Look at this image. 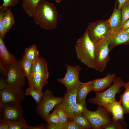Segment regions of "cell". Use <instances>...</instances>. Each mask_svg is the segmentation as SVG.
I'll list each match as a JSON object with an SVG mask.
<instances>
[{"instance_id":"1","label":"cell","mask_w":129,"mask_h":129,"mask_svg":"<svg viewBox=\"0 0 129 129\" xmlns=\"http://www.w3.org/2000/svg\"><path fill=\"white\" fill-rule=\"evenodd\" d=\"M58 16V12L54 4L42 0L38 4L32 17L41 28L51 30L57 26Z\"/></svg>"},{"instance_id":"2","label":"cell","mask_w":129,"mask_h":129,"mask_svg":"<svg viewBox=\"0 0 129 129\" xmlns=\"http://www.w3.org/2000/svg\"><path fill=\"white\" fill-rule=\"evenodd\" d=\"M49 76L47 63L44 58L39 57L33 63L31 71L27 78L29 87L42 91L43 87L48 82Z\"/></svg>"},{"instance_id":"3","label":"cell","mask_w":129,"mask_h":129,"mask_svg":"<svg viewBox=\"0 0 129 129\" xmlns=\"http://www.w3.org/2000/svg\"><path fill=\"white\" fill-rule=\"evenodd\" d=\"M77 59L89 68L94 69L95 47L86 30L75 46Z\"/></svg>"},{"instance_id":"4","label":"cell","mask_w":129,"mask_h":129,"mask_svg":"<svg viewBox=\"0 0 129 129\" xmlns=\"http://www.w3.org/2000/svg\"><path fill=\"white\" fill-rule=\"evenodd\" d=\"M125 83L121 78L116 77L113 84L108 88L102 92L95 91V97L89 98L88 101L92 104L102 106L106 108L108 104L115 100L116 94L120 92L121 88Z\"/></svg>"},{"instance_id":"5","label":"cell","mask_w":129,"mask_h":129,"mask_svg":"<svg viewBox=\"0 0 129 129\" xmlns=\"http://www.w3.org/2000/svg\"><path fill=\"white\" fill-rule=\"evenodd\" d=\"M82 114L89 120L93 129H102L112 121L110 115L111 114L105 108L101 105L95 111L87 109Z\"/></svg>"},{"instance_id":"6","label":"cell","mask_w":129,"mask_h":129,"mask_svg":"<svg viewBox=\"0 0 129 129\" xmlns=\"http://www.w3.org/2000/svg\"><path fill=\"white\" fill-rule=\"evenodd\" d=\"M63 99V97H57L50 91L47 90L43 92L42 100L37 104L35 111L42 119L45 120L50 111L55 106L61 103Z\"/></svg>"},{"instance_id":"7","label":"cell","mask_w":129,"mask_h":129,"mask_svg":"<svg viewBox=\"0 0 129 129\" xmlns=\"http://www.w3.org/2000/svg\"><path fill=\"white\" fill-rule=\"evenodd\" d=\"M94 43V69L102 72L104 70L109 59V54L110 51L108 43L105 37L99 41Z\"/></svg>"},{"instance_id":"8","label":"cell","mask_w":129,"mask_h":129,"mask_svg":"<svg viewBox=\"0 0 129 129\" xmlns=\"http://www.w3.org/2000/svg\"><path fill=\"white\" fill-rule=\"evenodd\" d=\"M0 120L7 122L24 119L23 111L21 103H0Z\"/></svg>"},{"instance_id":"9","label":"cell","mask_w":129,"mask_h":129,"mask_svg":"<svg viewBox=\"0 0 129 129\" xmlns=\"http://www.w3.org/2000/svg\"><path fill=\"white\" fill-rule=\"evenodd\" d=\"M66 72L62 78L57 79V81L64 85L67 91H69L79 88L82 83L79 79V74L82 68L79 65L72 66L65 64Z\"/></svg>"},{"instance_id":"10","label":"cell","mask_w":129,"mask_h":129,"mask_svg":"<svg viewBox=\"0 0 129 129\" xmlns=\"http://www.w3.org/2000/svg\"><path fill=\"white\" fill-rule=\"evenodd\" d=\"M23 87L16 85L8 84L5 89L0 90V103L21 104L26 96Z\"/></svg>"},{"instance_id":"11","label":"cell","mask_w":129,"mask_h":129,"mask_svg":"<svg viewBox=\"0 0 129 129\" xmlns=\"http://www.w3.org/2000/svg\"><path fill=\"white\" fill-rule=\"evenodd\" d=\"M21 61V60H16L8 66L6 79L8 84L14 85L22 87L25 86V76L22 69Z\"/></svg>"},{"instance_id":"12","label":"cell","mask_w":129,"mask_h":129,"mask_svg":"<svg viewBox=\"0 0 129 129\" xmlns=\"http://www.w3.org/2000/svg\"><path fill=\"white\" fill-rule=\"evenodd\" d=\"M86 30L90 39L95 43L105 38L109 29L106 21L101 20L89 23Z\"/></svg>"},{"instance_id":"13","label":"cell","mask_w":129,"mask_h":129,"mask_svg":"<svg viewBox=\"0 0 129 129\" xmlns=\"http://www.w3.org/2000/svg\"><path fill=\"white\" fill-rule=\"evenodd\" d=\"M105 38L111 51L116 46L129 43V33L121 28L116 30H109Z\"/></svg>"},{"instance_id":"14","label":"cell","mask_w":129,"mask_h":129,"mask_svg":"<svg viewBox=\"0 0 129 129\" xmlns=\"http://www.w3.org/2000/svg\"><path fill=\"white\" fill-rule=\"evenodd\" d=\"M11 7L0 6V36L3 39L15 22Z\"/></svg>"},{"instance_id":"15","label":"cell","mask_w":129,"mask_h":129,"mask_svg":"<svg viewBox=\"0 0 129 129\" xmlns=\"http://www.w3.org/2000/svg\"><path fill=\"white\" fill-rule=\"evenodd\" d=\"M116 75L114 73L110 74L108 72L105 77L93 80V87L91 91L100 92L106 88L109 87L113 82Z\"/></svg>"},{"instance_id":"16","label":"cell","mask_w":129,"mask_h":129,"mask_svg":"<svg viewBox=\"0 0 129 129\" xmlns=\"http://www.w3.org/2000/svg\"><path fill=\"white\" fill-rule=\"evenodd\" d=\"M16 60V57L8 51L3 38L0 36V64L7 70L9 65Z\"/></svg>"},{"instance_id":"17","label":"cell","mask_w":129,"mask_h":129,"mask_svg":"<svg viewBox=\"0 0 129 129\" xmlns=\"http://www.w3.org/2000/svg\"><path fill=\"white\" fill-rule=\"evenodd\" d=\"M106 108L112 115L113 121L119 119L124 120V112L123 107L120 101L116 100L108 105Z\"/></svg>"},{"instance_id":"18","label":"cell","mask_w":129,"mask_h":129,"mask_svg":"<svg viewBox=\"0 0 129 129\" xmlns=\"http://www.w3.org/2000/svg\"><path fill=\"white\" fill-rule=\"evenodd\" d=\"M115 2L113 11L110 18L106 22L109 30H116L121 28L122 17L121 10L117 8Z\"/></svg>"},{"instance_id":"19","label":"cell","mask_w":129,"mask_h":129,"mask_svg":"<svg viewBox=\"0 0 129 129\" xmlns=\"http://www.w3.org/2000/svg\"><path fill=\"white\" fill-rule=\"evenodd\" d=\"M79 88L69 91H67L63 97L62 102L60 104L67 112L71 121H72L70 117L71 108L72 105L76 102L77 93Z\"/></svg>"},{"instance_id":"20","label":"cell","mask_w":129,"mask_h":129,"mask_svg":"<svg viewBox=\"0 0 129 129\" xmlns=\"http://www.w3.org/2000/svg\"><path fill=\"white\" fill-rule=\"evenodd\" d=\"M92 80L86 83L82 82L77 91L76 102H80L85 101L87 95L92 91Z\"/></svg>"},{"instance_id":"21","label":"cell","mask_w":129,"mask_h":129,"mask_svg":"<svg viewBox=\"0 0 129 129\" xmlns=\"http://www.w3.org/2000/svg\"><path fill=\"white\" fill-rule=\"evenodd\" d=\"M42 0H22V9L30 17H32L38 3Z\"/></svg>"},{"instance_id":"22","label":"cell","mask_w":129,"mask_h":129,"mask_svg":"<svg viewBox=\"0 0 129 129\" xmlns=\"http://www.w3.org/2000/svg\"><path fill=\"white\" fill-rule=\"evenodd\" d=\"M123 86L125 88L124 92L120 96V101L123 107L124 114L129 113V82L125 83Z\"/></svg>"},{"instance_id":"23","label":"cell","mask_w":129,"mask_h":129,"mask_svg":"<svg viewBox=\"0 0 129 129\" xmlns=\"http://www.w3.org/2000/svg\"><path fill=\"white\" fill-rule=\"evenodd\" d=\"M39 52L36 45L33 44L25 48L23 55L33 63L39 57Z\"/></svg>"},{"instance_id":"24","label":"cell","mask_w":129,"mask_h":129,"mask_svg":"<svg viewBox=\"0 0 129 129\" xmlns=\"http://www.w3.org/2000/svg\"><path fill=\"white\" fill-rule=\"evenodd\" d=\"M87 109L86 108L85 100L80 102H76L72 106L70 109V117L71 121L73 120L74 117L85 112Z\"/></svg>"},{"instance_id":"25","label":"cell","mask_w":129,"mask_h":129,"mask_svg":"<svg viewBox=\"0 0 129 129\" xmlns=\"http://www.w3.org/2000/svg\"><path fill=\"white\" fill-rule=\"evenodd\" d=\"M54 110L59 115L61 123L65 124L71 121L67 112L60 104L55 106Z\"/></svg>"},{"instance_id":"26","label":"cell","mask_w":129,"mask_h":129,"mask_svg":"<svg viewBox=\"0 0 129 129\" xmlns=\"http://www.w3.org/2000/svg\"><path fill=\"white\" fill-rule=\"evenodd\" d=\"M73 121L78 124L82 129H88L92 128L89 120L82 113L75 116Z\"/></svg>"},{"instance_id":"27","label":"cell","mask_w":129,"mask_h":129,"mask_svg":"<svg viewBox=\"0 0 129 129\" xmlns=\"http://www.w3.org/2000/svg\"><path fill=\"white\" fill-rule=\"evenodd\" d=\"M33 64V62L23 55L21 61V67L24 76L27 78L31 71Z\"/></svg>"},{"instance_id":"28","label":"cell","mask_w":129,"mask_h":129,"mask_svg":"<svg viewBox=\"0 0 129 129\" xmlns=\"http://www.w3.org/2000/svg\"><path fill=\"white\" fill-rule=\"evenodd\" d=\"M25 93L26 96H30L32 97L37 105L42 100L43 96L42 91L35 90L29 87L25 90Z\"/></svg>"},{"instance_id":"29","label":"cell","mask_w":129,"mask_h":129,"mask_svg":"<svg viewBox=\"0 0 129 129\" xmlns=\"http://www.w3.org/2000/svg\"><path fill=\"white\" fill-rule=\"evenodd\" d=\"M128 125L124 120L119 119L113 121L109 124L103 127L102 129H126Z\"/></svg>"},{"instance_id":"30","label":"cell","mask_w":129,"mask_h":129,"mask_svg":"<svg viewBox=\"0 0 129 129\" xmlns=\"http://www.w3.org/2000/svg\"><path fill=\"white\" fill-rule=\"evenodd\" d=\"M9 129H28V125L24 119L21 120L8 123Z\"/></svg>"},{"instance_id":"31","label":"cell","mask_w":129,"mask_h":129,"mask_svg":"<svg viewBox=\"0 0 129 129\" xmlns=\"http://www.w3.org/2000/svg\"><path fill=\"white\" fill-rule=\"evenodd\" d=\"M121 10L122 17V27L124 23L129 19V0H127L124 3Z\"/></svg>"},{"instance_id":"32","label":"cell","mask_w":129,"mask_h":129,"mask_svg":"<svg viewBox=\"0 0 129 129\" xmlns=\"http://www.w3.org/2000/svg\"><path fill=\"white\" fill-rule=\"evenodd\" d=\"M45 120L47 123H62L59 115L54 110L48 115Z\"/></svg>"},{"instance_id":"33","label":"cell","mask_w":129,"mask_h":129,"mask_svg":"<svg viewBox=\"0 0 129 129\" xmlns=\"http://www.w3.org/2000/svg\"><path fill=\"white\" fill-rule=\"evenodd\" d=\"M64 129H82L81 127L73 121H70L65 125Z\"/></svg>"},{"instance_id":"34","label":"cell","mask_w":129,"mask_h":129,"mask_svg":"<svg viewBox=\"0 0 129 129\" xmlns=\"http://www.w3.org/2000/svg\"><path fill=\"white\" fill-rule=\"evenodd\" d=\"M65 125L62 123H47L46 125V129H64Z\"/></svg>"},{"instance_id":"35","label":"cell","mask_w":129,"mask_h":129,"mask_svg":"<svg viewBox=\"0 0 129 129\" xmlns=\"http://www.w3.org/2000/svg\"><path fill=\"white\" fill-rule=\"evenodd\" d=\"M19 0H3L2 6L8 7L15 6L18 4Z\"/></svg>"},{"instance_id":"36","label":"cell","mask_w":129,"mask_h":129,"mask_svg":"<svg viewBox=\"0 0 129 129\" xmlns=\"http://www.w3.org/2000/svg\"><path fill=\"white\" fill-rule=\"evenodd\" d=\"M0 90L5 89L8 85L6 79L0 77Z\"/></svg>"},{"instance_id":"37","label":"cell","mask_w":129,"mask_h":129,"mask_svg":"<svg viewBox=\"0 0 129 129\" xmlns=\"http://www.w3.org/2000/svg\"><path fill=\"white\" fill-rule=\"evenodd\" d=\"M46 129V125H45L43 124H41L34 126H31L29 125L28 129Z\"/></svg>"},{"instance_id":"38","label":"cell","mask_w":129,"mask_h":129,"mask_svg":"<svg viewBox=\"0 0 129 129\" xmlns=\"http://www.w3.org/2000/svg\"><path fill=\"white\" fill-rule=\"evenodd\" d=\"M0 129H9V126L7 122L0 120Z\"/></svg>"},{"instance_id":"39","label":"cell","mask_w":129,"mask_h":129,"mask_svg":"<svg viewBox=\"0 0 129 129\" xmlns=\"http://www.w3.org/2000/svg\"><path fill=\"white\" fill-rule=\"evenodd\" d=\"M118 3V8L121 9L122 6L127 0H117Z\"/></svg>"},{"instance_id":"40","label":"cell","mask_w":129,"mask_h":129,"mask_svg":"<svg viewBox=\"0 0 129 129\" xmlns=\"http://www.w3.org/2000/svg\"><path fill=\"white\" fill-rule=\"evenodd\" d=\"M129 28V19L121 27L122 29L126 30Z\"/></svg>"},{"instance_id":"41","label":"cell","mask_w":129,"mask_h":129,"mask_svg":"<svg viewBox=\"0 0 129 129\" xmlns=\"http://www.w3.org/2000/svg\"><path fill=\"white\" fill-rule=\"evenodd\" d=\"M56 3H59L61 2L62 0H55Z\"/></svg>"},{"instance_id":"42","label":"cell","mask_w":129,"mask_h":129,"mask_svg":"<svg viewBox=\"0 0 129 129\" xmlns=\"http://www.w3.org/2000/svg\"><path fill=\"white\" fill-rule=\"evenodd\" d=\"M127 32L129 33V28L126 30Z\"/></svg>"},{"instance_id":"43","label":"cell","mask_w":129,"mask_h":129,"mask_svg":"<svg viewBox=\"0 0 129 129\" xmlns=\"http://www.w3.org/2000/svg\"></svg>"}]
</instances>
